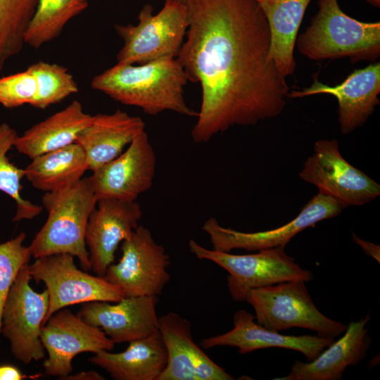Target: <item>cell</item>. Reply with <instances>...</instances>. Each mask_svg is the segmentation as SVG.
I'll list each match as a JSON object with an SVG mask.
<instances>
[{
    "mask_svg": "<svg viewBox=\"0 0 380 380\" xmlns=\"http://www.w3.org/2000/svg\"><path fill=\"white\" fill-rule=\"evenodd\" d=\"M142 216L136 201L98 200L88 221L85 241L91 270L103 277L120 244L139 226Z\"/></svg>",
    "mask_w": 380,
    "mask_h": 380,
    "instance_id": "18",
    "label": "cell"
},
{
    "mask_svg": "<svg viewBox=\"0 0 380 380\" xmlns=\"http://www.w3.org/2000/svg\"><path fill=\"white\" fill-rule=\"evenodd\" d=\"M270 32L268 60L284 77L296 69L293 55L298 32L311 0H255Z\"/></svg>",
    "mask_w": 380,
    "mask_h": 380,
    "instance_id": "24",
    "label": "cell"
},
{
    "mask_svg": "<svg viewBox=\"0 0 380 380\" xmlns=\"http://www.w3.org/2000/svg\"><path fill=\"white\" fill-rule=\"evenodd\" d=\"M34 77L37 93L31 104L45 109L78 91V85L68 70L58 64L37 62L28 67Z\"/></svg>",
    "mask_w": 380,
    "mask_h": 380,
    "instance_id": "29",
    "label": "cell"
},
{
    "mask_svg": "<svg viewBox=\"0 0 380 380\" xmlns=\"http://www.w3.org/2000/svg\"><path fill=\"white\" fill-rule=\"evenodd\" d=\"M334 340L317 335H284L258 324L255 316L250 312L239 310L233 315L232 329L203 339L200 346L203 349L216 346L236 347L241 355L260 349L281 348L300 352L308 361H311Z\"/></svg>",
    "mask_w": 380,
    "mask_h": 380,
    "instance_id": "19",
    "label": "cell"
},
{
    "mask_svg": "<svg viewBox=\"0 0 380 380\" xmlns=\"http://www.w3.org/2000/svg\"><path fill=\"white\" fill-rule=\"evenodd\" d=\"M303 281L295 280L231 294L233 300L246 301L255 311L258 324L281 331L298 327L314 331L320 337L335 338L347 325L322 314L314 303Z\"/></svg>",
    "mask_w": 380,
    "mask_h": 380,
    "instance_id": "5",
    "label": "cell"
},
{
    "mask_svg": "<svg viewBox=\"0 0 380 380\" xmlns=\"http://www.w3.org/2000/svg\"><path fill=\"white\" fill-rule=\"evenodd\" d=\"M189 248L196 258L210 260L229 272L227 286L230 295L248 289L295 280L308 282L313 279L312 272L297 264L284 247L235 255L206 248L191 239Z\"/></svg>",
    "mask_w": 380,
    "mask_h": 380,
    "instance_id": "9",
    "label": "cell"
},
{
    "mask_svg": "<svg viewBox=\"0 0 380 380\" xmlns=\"http://www.w3.org/2000/svg\"><path fill=\"white\" fill-rule=\"evenodd\" d=\"M121 251L119 262L111 264L103 277L125 297L161 295L170 279V258L151 232L139 225L122 241Z\"/></svg>",
    "mask_w": 380,
    "mask_h": 380,
    "instance_id": "10",
    "label": "cell"
},
{
    "mask_svg": "<svg viewBox=\"0 0 380 380\" xmlns=\"http://www.w3.org/2000/svg\"><path fill=\"white\" fill-rule=\"evenodd\" d=\"M89 361L115 380H158L167 365V354L158 331L129 342L121 353L99 351Z\"/></svg>",
    "mask_w": 380,
    "mask_h": 380,
    "instance_id": "22",
    "label": "cell"
},
{
    "mask_svg": "<svg viewBox=\"0 0 380 380\" xmlns=\"http://www.w3.org/2000/svg\"><path fill=\"white\" fill-rule=\"evenodd\" d=\"M318 192L335 199L343 208L363 205L380 195V185L341 155L336 139H319L299 173Z\"/></svg>",
    "mask_w": 380,
    "mask_h": 380,
    "instance_id": "11",
    "label": "cell"
},
{
    "mask_svg": "<svg viewBox=\"0 0 380 380\" xmlns=\"http://www.w3.org/2000/svg\"><path fill=\"white\" fill-rule=\"evenodd\" d=\"M380 63L355 70L341 83L329 86L314 78L312 84L301 90L289 91L287 98L330 94L338 101V121L341 134H347L362 127L379 104Z\"/></svg>",
    "mask_w": 380,
    "mask_h": 380,
    "instance_id": "17",
    "label": "cell"
},
{
    "mask_svg": "<svg viewBox=\"0 0 380 380\" xmlns=\"http://www.w3.org/2000/svg\"><path fill=\"white\" fill-rule=\"evenodd\" d=\"M186 74L176 58H163L144 64L116 65L95 76L91 88L125 105L156 115L172 111L197 116L184 97Z\"/></svg>",
    "mask_w": 380,
    "mask_h": 380,
    "instance_id": "2",
    "label": "cell"
},
{
    "mask_svg": "<svg viewBox=\"0 0 380 380\" xmlns=\"http://www.w3.org/2000/svg\"><path fill=\"white\" fill-rule=\"evenodd\" d=\"M159 332L165 344L167 365L158 380H232L194 341L191 322L170 312L159 317Z\"/></svg>",
    "mask_w": 380,
    "mask_h": 380,
    "instance_id": "16",
    "label": "cell"
},
{
    "mask_svg": "<svg viewBox=\"0 0 380 380\" xmlns=\"http://www.w3.org/2000/svg\"><path fill=\"white\" fill-rule=\"evenodd\" d=\"M181 1L188 27L176 58L202 92L193 141L208 142L232 127L279 115L289 89L268 60L270 32L257 1Z\"/></svg>",
    "mask_w": 380,
    "mask_h": 380,
    "instance_id": "1",
    "label": "cell"
},
{
    "mask_svg": "<svg viewBox=\"0 0 380 380\" xmlns=\"http://www.w3.org/2000/svg\"><path fill=\"white\" fill-rule=\"evenodd\" d=\"M158 303V296H154L90 301L82 303L77 315L103 330L114 343H129L159 331Z\"/></svg>",
    "mask_w": 380,
    "mask_h": 380,
    "instance_id": "15",
    "label": "cell"
},
{
    "mask_svg": "<svg viewBox=\"0 0 380 380\" xmlns=\"http://www.w3.org/2000/svg\"><path fill=\"white\" fill-rule=\"evenodd\" d=\"M92 115L84 112L82 103L74 101L63 110L39 122L16 137L13 146L33 158L75 142L89 124Z\"/></svg>",
    "mask_w": 380,
    "mask_h": 380,
    "instance_id": "23",
    "label": "cell"
},
{
    "mask_svg": "<svg viewBox=\"0 0 380 380\" xmlns=\"http://www.w3.org/2000/svg\"><path fill=\"white\" fill-rule=\"evenodd\" d=\"M135 25H116L124 44L117 54L119 63L144 64L163 58H176L188 27L186 9L181 0H165L156 15L145 5Z\"/></svg>",
    "mask_w": 380,
    "mask_h": 380,
    "instance_id": "6",
    "label": "cell"
},
{
    "mask_svg": "<svg viewBox=\"0 0 380 380\" xmlns=\"http://www.w3.org/2000/svg\"><path fill=\"white\" fill-rule=\"evenodd\" d=\"M42 201L48 216L28 246L32 256L70 254L79 260L84 270H91L85 236L98 198L89 177L64 189L46 192Z\"/></svg>",
    "mask_w": 380,
    "mask_h": 380,
    "instance_id": "3",
    "label": "cell"
},
{
    "mask_svg": "<svg viewBox=\"0 0 380 380\" xmlns=\"http://www.w3.org/2000/svg\"><path fill=\"white\" fill-rule=\"evenodd\" d=\"M156 168V153L144 131L121 154L89 177L98 200L134 201L151 188Z\"/></svg>",
    "mask_w": 380,
    "mask_h": 380,
    "instance_id": "14",
    "label": "cell"
},
{
    "mask_svg": "<svg viewBox=\"0 0 380 380\" xmlns=\"http://www.w3.org/2000/svg\"><path fill=\"white\" fill-rule=\"evenodd\" d=\"M319 10L305 32L297 36L298 51L312 61L349 58L374 61L380 56V23L346 15L338 0H318Z\"/></svg>",
    "mask_w": 380,
    "mask_h": 380,
    "instance_id": "4",
    "label": "cell"
},
{
    "mask_svg": "<svg viewBox=\"0 0 380 380\" xmlns=\"http://www.w3.org/2000/svg\"><path fill=\"white\" fill-rule=\"evenodd\" d=\"M28 265L23 266L4 301L1 317V336L6 338L15 359L24 364L45 358L41 330L49 308L46 289L35 291Z\"/></svg>",
    "mask_w": 380,
    "mask_h": 380,
    "instance_id": "8",
    "label": "cell"
},
{
    "mask_svg": "<svg viewBox=\"0 0 380 380\" xmlns=\"http://www.w3.org/2000/svg\"><path fill=\"white\" fill-rule=\"evenodd\" d=\"M366 1L373 6L378 8L380 6V0H366Z\"/></svg>",
    "mask_w": 380,
    "mask_h": 380,
    "instance_id": "35",
    "label": "cell"
},
{
    "mask_svg": "<svg viewBox=\"0 0 380 380\" xmlns=\"http://www.w3.org/2000/svg\"><path fill=\"white\" fill-rule=\"evenodd\" d=\"M369 315L347 325L343 335L325 348L313 360H296L289 374L281 380H339L346 369L355 366L366 356L372 343L368 335Z\"/></svg>",
    "mask_w": 380,
    "mask_h": 380,
    "instance_id": "20",
    "label": "cell"
},
{
    "mask_svg": "<svg viewBox=\"0 0 380 380\" xmlns=\"http://www.w3.org/2000/svg\"><path fill=\"white\" fill-rule=\"evenodd\" d=\"M88 170L85 154L75 142L32 158L24 169L25 177L34 188L45 193L75 184Z\"/></svg>",
    "mask_w": 380,
    "mask_h": 380,
    "instance_id": "25",
    "label": "cell"
},
{
    "mask_svg": "<svg viewBox=\"0 0 380 380\" xmlns=\"http://www.w3.org/2000/svg\"><path fill=\"white\" fill-rule=\"evenodd\" d=\"M63 380H104L105 377L95 371H84L63 377Z\"/></svg>",
    "mask_w": 380,
    "mask_h": 380,
    "instance_id": "34",
    "label": "cell"
},
{
    "mask_svg": "<svg viewBox=\"0 0 380 380\" xmlns=\"http://www.w3.org/2000/svg\"><path fill=\"white\" fill-rule=\"evenodd\" d=\"M144 131L141 118L118 109L110 114L92 115L75 143L82 148L89 170L93 172L118 157Z\"/></svg>",
    "mask_w": 380,
    "mask_h": 380,
    "instance_id": "21",
    "label": "cell"
},
{
    "mask_svg": "<svg viewBox=\"0 0 380 380\" xmlns=\"http://www.w3.org/2000/svg\"><path fill=\"white\" fill-rule=\"evenodd\" d=\"M40 338L47 353L42 365L44 373L59 379L71 374L72 362L77 355L110 351L115 346L103 330L87 323L65 308L47 319L42 328Z\"/></svg>",
    "mask_w": 380,
    "mask_h": 380,
    "instance_id": "13",
    "label": "cell"
},
{
    "mask_svg": "<svg viewBox=\"0 0 380 380\" xmlns=\"http://www.w3.org/2000/svg\"><path fill=\"white\" fill-rule=\"evenodd\" d=\"M18 137L16 131L7 123L0 124V191L9 196L16 203L13 222L32 220L39 215L43 208L21 196V181L25 177L24 169L12 163L7 157Z\"/></svg>",
    "mask_w": 380,
    "mask_h": 380,
    "instance_id": "27",
    "label": "cell"
},
{
    "mask_svg": "<svg viewBox=\"0 0 380 380\" xmlns=\"http://www.w3.org/2000/svg\"><path fill=\"white\" fill-rule=\"evenodd\" d=\"M352 239L366 255L373 258L378 262H380V246L379 245L361 239L354 232H352Z\"/></svg>",
    "mask_w": 380,
    "mask_h": 380,
    "instance_id": "32",
    "label": "cell"
},
{
    "mask_svg": "<svg viewBox=\"0 0 380 380\" xmlns=\"http://www.w3.org/2000/svg\"><path fill=\"white\" fill-rule=\"evenodd\" d=\"M27 378L16 367L11 365H0V380H21Z\"/></svg>",
    "mask_w": 380,
    "mask_h": 380,
    "instance_id": "33",
    "label": "cell"
},
{
    "mask_svg": "<svg viewBox=\"0 0 380 380\" xmlns=\"http://www.w3.org/2000/svg\"><path fill=\"white\" fill-rule=\"evenodd\" d=\"M343 209L335 199L318 192L295 218L273 229L240 232L221 226L214 217L208 219L202 229L209 236L213 249L218 251L230 252L234 249L258 251L275 247L285 248L297 234L315 227L320 221L337 216Z\"/></svg>",
    "mask_w": 380,
    "mask_h": 380,
    "instance_id": "12",
    "label": "cell"
},
{
    "mask_svg": "<svg viewBox=\"0 0 380 380\" xmlns=\"http://www.w3.org/2000/svg\"><path fill=\"white\" fill-rule=\"evenodd\" d=\"M38 0H0V70L25 44L24 37Z\"/></svg>",
    "mask_w": 380,
    "mask_h": 380,
    "instance_id": "28",
    "label": "cell"
},
{
    "mask_svg": "<svg viewBox=\"0 0 380 380\" xmlns=\"http://www.w3.org/2000/svg\"><path fill=\"white\" fill-rule=\"evenodd\" d=\"M32 279L42 282L49 296V308L44 324L56 312L69 305L90 301L118 302L125 298L116 286L103 277L79 270L74 256L54 254L41 256L28 265Z\"/></svg>",
    "mask_w": 380,
    "mask_h": 380,
    "instance_id": "7",
    "label": "cell"
},
{
    "mask_svg": "<svg viewBox=\"0 0 380 380\" xmlns=\"http://www.w3.org/2000/svg\"><path fill=\"white\" fill-rule=\"evenodd\" d=\"M25 239L26 234L20 232L15 237L0 243V338L4 301L20 270L29 264L32 256L29 247L23 245Z\"/></svg>",
    "mask_w": 380,
    "mask_h": 380,
    "instance_id": "30",
    "label": "cell"
},
{
    "mask_svg": "<svg viewBox=\"0 0 380 380\" xmlns=\"http://www.w3.org/2000/svg\"><path fill=\"white\" fill-rule=\"evenodd\" d=\"M87 6V0H38L25 34V44L39 49L54 39Z\"/></svg>",
    "mask_w": 380,
    "mask_h": 380,
    "instance_id": "26",
    "label": "cell"
},
{
    "mask_svg": "<svg viewBox=\"0 0 380 380\" xmlns=\"http://www.w3.org/2000/svg\"><path fill=\"white\" fill-rule=\"evenodd\" d=\"M36 93V81L28 68L0 77V104L5 108H13L25 104L31 106Z\"/></svg>",
    "mask_w": 380,
    "mask_h": 380,
    "instance_id": "31",
    "label": "cell"
}]
</instances>
